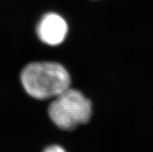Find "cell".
I'll list each match as a JSON object with an SVG mask.
<instances>
[{
  "instance_id": "obj_1",
  "label": "cell",
  "mask_w": 153,
  "mask_h": 152,
  "mask_svg": "<svg viewBox=\"0 0 153 152\" xmlns=\"http://www.w3.org/2000/svg\"><path fill=\"white\" fill-rule=\"evenodd\" d=\"M20 82L26 93L37 100L54 99L71 85V76L61 64L32 62L24 67Z\"/></svg>"
},
{
  "instance_id": "obj_2",
  "label": "cell",
  "mask_w": 153,
  "mask_h": 152,
  "mask_svg": "<svg viewBox=\"0 0 153 152\" xmlns=\"http://www.w3.org/2000/svg\"><path fill=\"white\" fill-rule=\"evenodd\" d=\"M93 113L91 101L77 89L68 88L53 99L48 115L54 125L64 130H72L89 121Z\"/></svg>"
},
{
  "instance_id": "obj_3",
  "label": "cell",
  "mask_w": 153,
  "mask_h": 152,
  "mask_svg": "<svg viewBox=\"0 0 153 152\" xmlns=\"http://www.w3.org/2000/svg\"><path fill=\"white\" fill-rule=\"evenodd\" d=\"M37 34L40 41L48 46L62 44L68 34V27L65 19L56 13L43 16L37 25Z\"/></svg>"
},
{
  "instance_id": "obj_4",
  "label": "cell",
  "mask_w": 153,
  "mask_h": 152,
  "mask_svg": "<svg viewBox=\"0 0 153 152\" xmlns=\"http://www.w3.org/2000/svg\"><path fill=\"white\" fill-rule=\"evenodd\" d=\"M46 152H63L65 150L62 148V147L58 146V145H52V146L48 147L45 149Z\"/></svg>"
}]
</instances>
